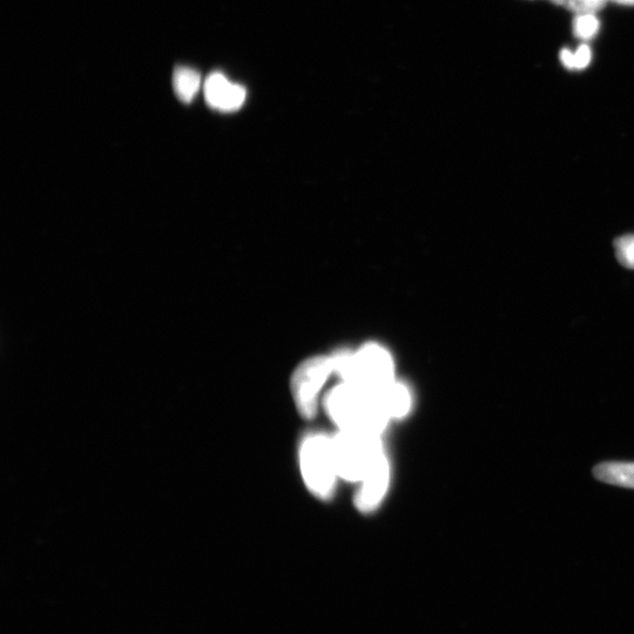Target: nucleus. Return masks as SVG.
Returning a JSON list of instances; mask_svg holds the SVG:
<instances>
[{
    "instance_id": "1",
    "label": "nucleus",
    "mask_w": 634,
    "mask_h": 634,
    "mask_svg": "<svg viewBox=\"0 0 634 634\" xmlns=\"http://www.w3.org/2000/svg\"><path fill=\"white\" fill-rule=\"evenodd\" d=\"M325 409L339 430L382 436L391 421L380 395L346 382L329 391Z\"/></svg>"
},
{
    "instance_id": "2",
    "label": "nucleus",
    "mask_w": 634,
    "mask_h": 634,
    "mask_svg": "<svg viewBox=\"0 0 634 634\" xmlns=\"http://www.w3.org/2000/svg\"><path fill=\"white\" fill-rule=\"evenodd\" d=\"M334 374L342 382L381 395L396 382L395 363L388 350L368 343L356 352L341 350L332 356Z\"/></svg>"
},
{
    "instance_id": "3",
    "label": "nucleus",
    "mask_w": 634,
    "mask_h": 634,
    "mask_svg": "<svg viewBox=\"0 0 634 634\" xmlns=\"http://www.w3.org/2000/svg\"><path fill=\"white\" fill-rule=\"evenodd\" d=\"M330 438L337 474L346 482L360 483L386 454L380 435L337 430Z\"/></svg>"
},
{
    "instance_id": "4",
    "label": "nucleus",
    "mask_w": 634,
    "mask_h": 634,
    "mask_svg": "<svg viewBox=\"0 0 634 634\" xmlns=\"http://www.w3.org/2000/svg\"><path fill=\"white\" fill-rule=\"evenodd\" d=\"M302 480L316 498L333 496L339 474L334 461L332 438L312 434L303 438L299 450Z\"/></svg>"
},
{
    "instance_id": "5",
    "label": "nucleus",
    "mask_w": 634,
    "mask_h": 634,
    "mask_svg": "<svg viewBox=\"0 0 634 634\" xmlns=\"http://www.w3.org/2000/svg\"><path fill=\"white\" fill-rule=\"evenodd\" d=\"M334 374L332 356H315L302 362L292 376L293 399L302 417L312 420L319 397L330 375Z\"/></svg>"
},
{
    "instance_id": "6",
    "label": "nucleus",
    "mask_w": 634,
    "mask_h": 634,
    "mask_svg": "<svg viewBox=\"0 0 634 634\" xmlns=\"http://www.w3.org/2000/svg\"><path fill=\"white\" fill-rule=\"evenodd\" d=\"M390 481V462L387 454H384L360 482L355 496L356 509L366 515L379 509L388 494Z\"/></svg>"
},
{
    "instance_id": "7",
    "label": "nucleus",
    "mask_w": 634,
    "mask_h": 634,
    "mask_svg": "<svg viewBox=\"0 0 634 634\" xmlns=\"http://www.w3.org/2000/svg\"><path fill=\"white\" fill-rule=\"evenodd\" d=\"M246 97L245 87L232 83L225 74L214 72L206 79L205 98L214 110L238 111L245 104Z\"/></svg>"
},
{
    "instance_id": "8",
    "label": "nucleus",
    "mask_w": 634,
    "mask_h": 634,
    "mask_svg": "<svg viewBox=\"0 0 634 634\" xmlns=\"http://www.w3.org/2000/svg\"><path fill=\"white\" fill-rule=\"evenodd\" d=\"M391 420H403L413 407V396L406 384L396 381L380 395Z\"/></svg>"
},
{
    "instance_id": "9",
    "label": "nucleus",
    "mask_w": 634,
    "mask_h": 634,
    "mask_svg": "<svg viewBox=\"0 0 634 634\" xmlns=\"http://www.w3.org/2000/svg\"><path fill=\"white\" fill-rule=\"evenodd\" d=\"M598 481L634 489V463L606 462L599 464L593 471Z\"/></svg>"
},
{
    "instance_id": "10",
    "label": "nucleus",
    "mask_w": 634,
    "mask_h": 634,
    "mask_svg": "<svg viewBox=\"0 0 634 634\" xmlns=\"http://www.w3.org/2000/svg\"><path fill=\"white\" fill-rule=\"evenodd\" d=\"M201 86V76L190 67H177L173 74V89L182 103H192Z\"/></svg>"
},
{
    "instance_id": "11",
    "label": "nucleus",
    "mask_w": 634,
    "mask_h": 634,
    "mask_svg": "<svg viewBox=\"0 0 634 634\" xmlns=\"http://www.w3.org/2000/svg\"><path fill=\"white\" fill-rule=\"evenodd\" d=\"M599 20L592 13L585 15H577L573 19V33L579 39H591L595 37L599 31Z\"/></svg>"
},
{
    "instance_id": "12",
    "label": "nucleus",
    "mask_w": 634,
    "mask_h": 634,
    "mask_svg": "<svg viewBox=\"0 0 634 634\" xmlns=\"http://www.w3.org/2000/svg\"><path fill=\"white\" fill-rule=\"evenodd\" d=\"M616 255L620 265L634 269V235H625L615 241Z\"/></svg>"
},
{
    "instance_id": "13",
    "label": "nucleus",
    "mask_w": 634,
    "mask_h": 634,
    "mask_svg": "<svg viewBox=\"0 0 634 634\" xmlns=\"http://www.w3.org/2000/svg\"><path fill=\"white\" fill-rule=\"evenodd\" d=\"M607 2L609 0H568L566 8L575 12L576 15H585V13L595 15L596 12L604 8Z\"/></svg>"
},
{
    "instance_id": "14",
    "label": "nucleus",
    "mask_w": 634,
    "mask_h": 634,
    "mask_svg": "<svg viewBox=\"0 0 634 634\" xmlns=\"http://www.w3.org/2000/svg\"><path fill=\"white\" fill-rule=\"evenodd\" d=\"M592 55L588 45H580L578 50L573 53V66L575 70H584L591 63Z\"/></svg>"
},
{
    "instance_id": "15",
    "label": "nucleus",
    "mask_w": 634,
    "mask_h": 634,
    "mask_svg": "<svg viewBox=\"0 0 634 634\" xmlns=\"http://www.w3.org/2000/svg\"><path fill=\"white\" fill-rule=\"evenodd\" d=\"M559 58H561V62L566 67V69L575 71V66H573V53L570 50H562Z\"/></svg>"
},
{
    "instance_id": "16",
    "label": "nucleus",
    "mask_w": 634,
    "mask_h": 634,
    "mask_svg": "<svg viewBox=\"0 0 634 634\" xmlns=\"http://www.w3.org/2000/svg\"><path fill=\"white\" fill-rule=\"evenodd\" d=\"M551 2L556 5L566 6L568 0H551Z\"/></svg>"
}]
</instances>
